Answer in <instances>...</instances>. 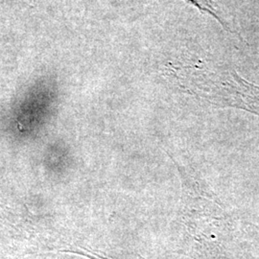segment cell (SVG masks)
<instances>
[{"label": "cell", "instance_id": "1", "mask_svg": "<svg viewBox=\"0 0 259 259\" xmlns=\"http://www.w3.org/2000/svg\"><path fill=\"white\" fill-rule=\"evenodd\" d=\"M58 252H66V253H74L78 255H82L89 259H110L107 256H104L100 253L94 252L93 250H88L82 247H67L65 249H60L57 250Z\"/></svg>", "mask_w": 259, "mask_h": 259}]
</instances>
